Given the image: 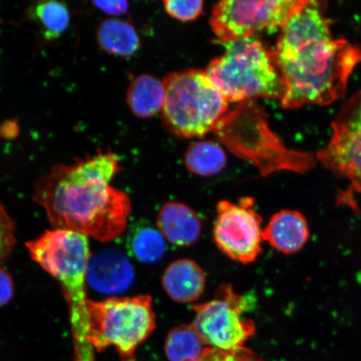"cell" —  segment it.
<instances>
[{
  "label": "cell",
  "mask_w": 361,
  "mask_h": 361,
  "mask_svg": "<svg viewBox=\"0 0 361 361\" xmlns=\"http://www.w3.org/2000/svg\"><path fill=\"white\" fill-rule=\"evenodd\" d=\"M326 4L307 1L283 27L273 56L281 75L284 109L327 106L345 97L361 49L334 39Z\"/></svg>",
  "instance_id": "6da1fadb"
},
{
  "label": "cell",
  "mask_w": 361,
  "mask_h": 361,
  "mask_svg": "<svg viewBox=\"0 0 361 361\" xmlns=\"http://www.w3.org/2000/svg\"><path fill=\"white\" fill-rule=\"evenodd\" d=\"M119 161L115 153L101 151L74 164L53 166L36 183L34 200L56 229L111 241L125 231L132 209L128 194L110 185Z\"/></svg>",
  "instance_id": "7a4b0ae2"
},
{
  "label": "cell",
  "mask_w": 361,
  "mask_h": 361,
  "mask_svg": "<svg viewBox=\"0 0 361 361\" xmlns=\"http://www.w3.org/2000/svg\"><path fill=\"white\" fill-rule=\"evenodd\" d=\"M32 259L56 278L69 306L75 360L94 361L87 342V296L85 292L90 247L87 236L71 230L55 229L26 243Z\"/></svg>",
  "instance_id": "3957f363"
},
{
  "label": "cell",
  "mask_w": 361,
  "mask_h": 361,
  "mask_svg": "<svg viewBox=\"0 0 361 361\" xmlns=\"http://www.w3.org/2000/svg\"><path fill=\"white\" fill-rule=\"evenodd\" d=\"M219 43L225 52L209 63L206 73L228 103L256 97L281 100L283 85L273 51L255 37Z\"/></svg>",
  "instance_id": "277c9868"
},
{
  "label": "cell",
  "mask_w": 361,
  "mask_h": 361,
  "mask_svg": "<svg viewBox=\"0 0 361 361\" xmlns=\"http://www.w3.org/2000/svg\"><path fill=\"white\" fill-rule=\"evenodd\" d=\"M165 100L162 116L174 134L202 137L219 125L228 102L206 71L174 72L164 80Z\"/></svg>",
  "instance_id": "5b68a950"
},
{
  "label": "cell",
  "mask_w": 361,
  "mask_h": 361,
  "mask_svg": "<svg viewBox=\"0 0 361 361\" xmlns=\"http://www.w3.org/2000/svg\"><path fill=\"white\" fill-rule=\"evenodd\" d=\"M87 342L94 351L114 346L121 361H137L135 351L156 328L150 295L87 302Z\"/></svg>",
  "instance_id": "8992f818"
},
{
  "label": "cell",
  "mask_w": 361,
  "mask_h": 361,
  "mask_svg": "<svg viewBox=\"0 0 361 361\" xmlns=\"http://www.w3.org/2000/svg\"><path fill=\"white\" fill-rule=\"evenodd\" d=\"M306 0H224L216 4L210 25L220 42L255 37L256 34L276 32L299 12Z\"/></svg>",
  "instance_id": "52a82bcc"
},
{
  "label": "cell",
  "mask_w": 361,
  "mask_h": 361,
  "mask_svg": "<svg viewBox=\"0 0 361 361\" xmlns=\"http://www.w3.org/2000/svg\"><path fill=\"white\" fill-rule=\"evenodd\" d=\"M248 308L245 296L229 284L221 286L214 299L193 306L192 326L207 346L225 351L237 350L255 335V323L245 318Z\"/></svg>",
  "instance_id": "ba28073f"
},
{
  "label": "cell",
  "mask_w": 361,
  "mask_h": 361,
  "mask_svg": "<svg viewBox=\"0 0 361 361\" xmlns=\"http://www.w3.org/2000/svg\"><path fill=\"white\" fill-rule=\"evenodd\" d=\"M250 197L238 202L220 201L216 205L214 238L229 259L243 264L252 263L262 252V219Z\"/></svg>",
  "instance_id": "9c48e42d"
},
{
  "label": "cell",
  "mask_w": 361,
  "mask_h": 361,
  "mask_svg": "<svg viewBox=\"0 0 361 361\" xmlns=\"http://www.w3.org/2000/svg\"><path fill=\"white\" fill-rule=\"evenodd\" d=\"M332 130L318 160L338 177L349 180L352 191L361 193V90L342 106Z\"/></svg>",
  "instance_id": "30bf717a"
},
{
  "label": "cell",
  "mask_w": 361,
  "mask_h": 361,
  "mask_svg": "<svg viewBox=\"0 0 361 361\" xmlns=\"http://www.w3.org/2000/svg\"><path fill=\"white\" fill-rule=\"evenodd\" d=\"M87 278L94 290L116 293L125 291L132 284L134 271L123 252L104 250L89 261Z\"/></svg>",
  "instance_id": "8fae6325"
},
{
  "label": "cell",
  "mask_w": 361,
  "mask_h": 361,
  "mask_svg": "<svg viewBox=\"0 0 361 361\" xmlns=\"http://www.w3.org/2000/svg\"><path fill=\"white\" fill-rule=\"evenodd\" d=\"M262 237L279 252L286 255L295 254L309 240V225L299 211L283 209L272 216Z\"/></svg>",
  "instance_id": "7c38bea8"
},
{
  "label": "cell",
  "mask_w": 361,
  "mask_h": 361,
  "mask_svg": "<svg viewBox=\"0 0 361 361\" xmlns=\"http://www.w3.org/2000/svg\"><path fill=\"white\" fill-rule=\"evenodd\" d=\"M157 224L162 236L173 245L188 247L200 239L202 221L195 211L183 203L166 202L157 215Z\"/></svg>",
  "instance_id": "4fadbf2b"
},
{
  "label": "cell",
  "mask_w": 361,
  "mask_h": 361,
  "mask_svg": "<svg viewBox=\"0 0 361 361\" xmlns=\"http://www.w3.org/2000/svg\"><path fill=\"white\" fill-rule=\"evenodd\" d=\"M161 283L171 300L187 304L202 296L205 290L206 278L195 261L183 259L169 265L162 275Z\"/></svg>",
  "instance_id": "5bb4252c"
},
{
  "label": "cell",
  "mask_w": 361,
  "mask_h": 361,
  "mask_svg": "<svg viewBox=\"0 0 361 361\" xmlns=\"http://www.w3.org/2000/svg\"><path fill=\"white\" fill-rule=\"evenodd\" d=\"M165 100L164 80L150 75L137 76L128 90V104L133 114L149 118L162 111Z\"/></svg>",
  "instance_id": "9a60e30c"
},
{
  "label": "cell",
  "mask_w": 361,
  "mask_h": 361,
  "mask_svg": "<svg viewBox=\"0 0 361 361\" xmlns=\"http://www.w3.org/2000/svg\"><path fill=\"white\" fill-rule=\"evenodd\" d=\"M97 39L104 51L115 56H130L140 48L137 31L132 25L123 20L102 22L98 28Z\"/></svg>",
  "instance_id": "2e32d148"
},
{
  "label": "cell",
  "mask_w": 361,
  "mask_h": 361,
  "mask_svg": "<svg viewBox=\"0 0 361 361\" xmlns=\"http://www.w3.org/2000/svg\"><path fill=\"white\" fill-rule=\"evenodd\" d=\"M185 164L193 174L212 177L225 169L227 157L224 149L216 142H197L189 146L185 153Z\"/></svg>",
  "instance_id": "e0dca14e"
},
{
  "label": "cell",
  "mask_w": 361,
  "mask_h": 361,
  "mask_svg": "<svg viewBox=\"0 0 361 361\" xmlns=\"http://www.w3.org/2000/svg\"><path fill=\"white\" fill-rule=\"evenodd\" d=\"M207 347L192 324H180L166 336L165 353L169 361H197Z\"/></svg>",
  "instance_id": "ac0fdd59"
},
{
  "label": "cell",
  "mask_w": 361,
  "mask_h": 361,
  "mask_svg": "<svg viewBox=\"0 0 361 361\" xmlns=\"http://www.w3.org/2000/svg\"><path fill=\"white\" fill-rule=\"evenodd\" d=\"M30 16L48 42L60 38L66 32L71 22L70 12L66 4L55 0L35 4L31 8Z\"/></svg>",
  "instance_id": "d6986e66"
},
{
  "label": "cell",
  "mask_w": 361,
  "mask_h": 361,
  "mask_svg": "<svg viewBox=\"0 0 361 361\" xmlns=\"http://www.w3.org/2000/svg\"><path fill=\"white\" fill-rule=\"evenodd\" d=\"M166 239L159 230L142 226L134 230L130 239V248L135 258L145 264H156L166 250Z\"/></svg>",
  "instance_id": "ffe728a7"
},
{
  "label": "cell",
  "mask_w": 361,
  "mask_h": 361,
  "mask_svg": "<svg viewBox=\"0 0 361 361\" xmlns=\"http://www.w3.org/2000/svg\"><path fill=\"white\" fill-rule=\"evenodd\" d=\"M166 13L176 20L191 21L197 19L202 12L203 2L200 0H168L164 1Z\"/></svg>",
  "instance_id": "44dd1931"
},
{
  "label": "cell",
  "mask_w": 361,
  "mask_h": 361,
  "mask_svg": "<svg viewBox=\"0 0 361 361\" xmlns=\"http://www.w3.org/2000/svg\"><path fill=\"white\" fill-rule=\"evenodd\" d=\"M15 229L13 221L0 203V265L8 259L15 247Z\"/></svg>",
  "instance_id": "7402d4cb"
},
{
  "label": "cell",
  "mask_w": 361,
  "mask_h": 361,
  "mask_svg": "<svg viewBox=\"0 0 361 361\" xmlns=\"http://www.w3.org/2000/svg\"><path fill=\"white\" fill-rule=\"evenodd\" d=\"M197 361H264L254 351L243 347V348L225 351L207 347V349Z\"/></svg>",
  "instance_id": "603a6c76"
},
{
  "label": "cell",
  "mask_w": 361,
  "mask_h": 361,
  "mask_svg": "<svg viewBox=\"0 0 361 361\" xmlns=\"http://www.w3.org/2000/svg\"><path fill=\"white\" fill-rule=\"evenodd\" d=\"M15 292L11 275L0 268V307L6 305L12 300Z\"/></svg>",
  "instance_id": "cb8c5ba5"
},
{
  "label": "cell",
  "mask_w": 361,
  "mask_h": 361,
  "mask_svg": "<svg viewBox=\"0 0 361 361\" xmlns=\"http://www.w3.org/2000/svg\"><path fill=\"white\" fill-rule=\"evenodd\" d=\"M93 4L107 15L118 16L124 15L128 11V2L126 1H94Z\"/></svg>",
  "instance_id": "d4e9b609"
},
{
  "label": "cell",
  "mask_w": 361,
  "mask_h": 361,
  "mask_svg": "<svg viewBox=\"0 0 361 361\" xmlns=\"http://www.w3.org/2000/svg\"><path fill=\"white\" fill-rule=\"evenodd\" d=\"M19 132V126L16 121H7L0 126V135L6 139L16 138Z\"/></svg>",
  "instance_id": "484cf974"
}]
</instances>
